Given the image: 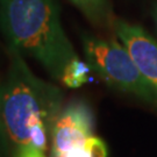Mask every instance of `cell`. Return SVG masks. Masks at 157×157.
<instances>
[{
	"label": "cell",
	"instance_id": "4",
	"mask_svg": "<svg viewBox=\"0 0 157 157\" xmlns=\"http://www.w3.org/2000/svg\"><path fill=\"white\" fill-rule=\"evenodd\" d=\"M94 135V115L90 105L73 100L64 105L50 134V156L56 157L80 149Z\"/></svg>",
	"mask_w": 157,
	"mask_h": 157
},
{
	"label": "cell",
	"instance_id": "3",
	"mask_svg": "<svg viewBox=\"0 0 157 157\" xmlns=\"http://www.w3.org/2000/svg\"><path fill=\"white\" fill-rule=\"evenodd\" d=\"M84 55L91 71L108 86L157 105V91L121 42L85 36Z\"/></svg>",
	"mask_w": 157,
	"mask_h": 157
},
{
	"label": "cell",
	"instance_id": "8",
	"mask_svg": "<svg viewBox=\"0 0 157 157\" xmlns=\"http://www.w3.org/2000/svg\"><path fill=\"white\" fill-rule=\"evenodd\" d=\"M14 157H47L45 151L32 146L17 147L14 150Z\"/></svg>",
	"mask_w": 157,
	"mask_h": 157
},
{
	"label": "cell",
	"instance_id": "5",
	"mask_svg": "<svg viewBox=\"0 0 157 157\" xmlns=\"http://www.w3.org/2000/svg\"><path fill=\"white\" fill-rule=\"evenodd\" d=\"M112 26L119 41L127 48L141 72L157 91V41L139 25L115 19Z\"/></svg>",
	"mask_w": 157,
	"mask_h": 157
},
{
	"label": "cell",
	"instance_id": "1",
	"mask_svg": "<svg viewBox=\"0 0 157 157\" xmlns=\"http://www.w3.org/2000/svg\"><path fill=\"white\" fill-rule=\"evenodd\" d=\"M10 64L0 80V120L11 144L32 146L45 151L57 115L63 108V92L37 77L23 55L8 47Z\"/></svg>",
	"mask_w": 157,
	"mask_h": 157
},
{
	"label": "cell",
	"instance_id": "2",
	"mask_svg": "<svg viewBox=\"0 0 157 157\" xmlns=\"http://www.w3.org/2000/svg\"><path fill=\"white\" fill-rule=\"evenodd\" d=\"M0 29L10 48L33 57L57 80L79 58L63 29L56 0H0Z\"/></svg>",
	"mask_w": 157,
	"mask_h": 157
},
{
	"label": "cell",
	"instance_id": "6",
	"mask_svg": "<svg viewBox=\"0 0 157 157\" xmlns=\"http://www.w3.org/2000/svg\"><path fill=\"white\" fill-rule=\"evenodd\" d=\"M92 23L106 26L113 23L108 0H70Z\"/></svg>",
	"mask_w": 157,
	"mask_h": 157
},
{
	"label": "cell",
	"instance_id": "10",
	"mask_svg": "<svg viewBox=\"0 0 157 157\" xmlns=\"http://www.w3.org/2000/svg\"><path fill=\"white\" fill-rule=\"evenodd\" d=\"M154 20H155V25H156L157 28V2L155 4V7H154Z\"/></svg>",
	"mask_w": 157,
	"mask_h": 157
},
{
	"label": "cell",
	"instance_id": "7",
	"mask_svg": "<svg viewBox=\"0 0 157 157\" xmlns=\"http://www.w3.org/2000/svg\"><path fill=\"white\" fill-rule=\"evenodd\" d=\"M90 72L91 69L87 65V63L77 58L67 67L61 82L67 87L78 89L89 80Z\"/></svg>",
	"mask_w": 157,
	"mask_h": 157
},
{
	"label": "cell",
	"instance_id": "9",
	"mask_svg": "<svg viewBox=\"0 0 157 157\" xmlns=\"http://www.w3.org/2000/svg\"><path fill=\"white\" fill-rule=\"evenodd\" d=\"M11 147V141L8 139V135L6 133L5 127H4V124L0 120V154L4 157H6L10 154Z\"/></svg>",
	"mask_w": 157,
	"mask_h": 157
}]
</instances>
